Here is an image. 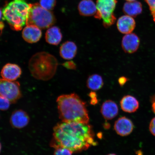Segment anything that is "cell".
Segmentation results:
<instances>
[{"label":"cell","mask_w":155,"mask_h":155,"mask_svg":"<svg viewBox=\"0 0 155 155\" xmlns=\"http://www.w3.org/2000/svg\"><path fill=\"white\" fill-rule=\"evenodd\" d=\"M150 9L153 19L155 22V0H144Z\"/></svg>","instance_id":"cb8c5ba5"},{"label":"cell","mask_w":155,"mask_h":155,"mask_svg":"<svg viewBox=\"0 0 155 155\" xmlns=\"http://www.w3.org/2000/svg\"><path fill=\"white\" fill-rule=\"evenodd\" d=\"M123 9L126 15L135 17L142 12V5L140 2L136 1L127 2L124 4Z\"/></svg>","instance_id":"d6986e66"},{"label":"cell","mask_w":155,"mask_h":155,"mask_svg":"<svg viewBox=\"0 0 155 155\" xmlns=\"http://www.w3.org/2000/svg\"><path fill=\"white\" fill-rule=\"evenodd\" d=\"M104 128L106 129H109L110 127V124L107 123V122H106L105 123H104Z\"/></svg>","instance_id":"f1b7e54d"},{"label":"cell","mask_w":155,"mask_h":155,"mask_svg":"<svg viewBox=\"0 0 155 155\" xmlns=\"http://www.w3.org/2000/svg\"><path fill=\"white\" fill-rule=\"evenodd\" d=\"M2 12L1 10V9H0V23L1 22H2V20H4L3 17H2Z\"/></svg>","instance_id":"f546056e"},{"label":"cell","mask_w":155,"mask_h":155,"mask_svg":"<svg viewBox=\"0 0 155 155\" xmlns=\"http://www.w3.org/2000/svg\"><path fill=\"white\" fill-rule=\"evenodd\" d=\"M89 96L91 98L90 103L92 105H96L98 104V100L97 96L95 92H91L89 94Z\"/></svg>","instance_id":"d4e9b609"},{"label":"cell","mask_w":155,"mask_h":155,"mask_svg":"<svg viewBox=\"0 0 155 155\" xmlns=\"http://www.w3.org/2000/svg\"><path fill=\"white\" fill-rule=\"evenodd\" d=\"M150 130L151 133L155 136V117L152 119L150 122Z\"/></svg>","instance_id":"4316f807"},{"label":"cell","mask_w":155,"mask_h":155,"mask_svg":"<svg viewBox=\"0 0 155 155\" xmlns=\"http://www.w3.org/2000/svg\"><path fill=\"white\" fill-rule=\"evenodd\" d=\"M20 86L18 82L0 79V96L8 99L11 103L15 104L22 97Z\"/></svg>","instance_id":"52a82bcc"},{"label":"cell","mask_w":155,"mask_h":155,"mask_svg":"<svg viewBox=\"0 0 155 155\" xmlns=\"http://www.w3.org/2000/svg\"><path fill=\"white\" fill-rule=\"evenodd\" d=\"M117 3V0H96L97 11L94 18L102 19L103 25L106 28H109L116 22L114 12Z\"/></svg>","instance_id":"8992f818"},{"label":"cell","mask_w":155,"mask_h":155,"mask_svg":"<svg viewBox=\"0 0 155 155\" xmlns=\"http://www.w3.org/2000/svg\"><path fill=\"white\" fill-rule=\"evenodd\" d=\"M128 80L127 78L124 77H120L118 79V82H119L120 86H123L124 85Z\"/></svg>","instance_id":"83f0119b"},{"label":"cell","mask_w":155,"mask_h":155,"mask_svg":"<svg viewBox=\"0 0 155 155\" xmlns=\"http://www.w3.org/2000/svg\"><path fill=\"white\" fill-rule=\"evenodd\" d=\"M58 64L57 60L53 55L47 52H39L31 58L29 69L35 78L48 81L55 75Z\"/></svg>","instance_id":"3957f363"},{"label":"cell","mask_w":155,"mask_h":155,"mask_svg":"<svg viewBox=\"0 0 155 155\" xmlns=\"http://www.w3.org/2000/svg\"><path fill=\"white\" fill-rule=\"evenodd\" d=\"M45 38L48 43L52 45H58L62 39L63 35L61 29L58 27H51L46 31Z\"/></svg>","instance_id":"ac0fdd59"},{"label":"cell","mask_w":155,"mask_h":155,"mask_svg":"<svg viewBox=\"0 0 155 155\" xmlns=\"http://www.w3.org/2000/svg\"><path fill=\"white\" fill-rule=\"evenodd\" d=\"M78 10L79 14L82 16L94 15L97 11L96 4L93 0H82L78 4Z\"/></svg>","instance_id":"9a60e30c"},{"label":"cell","mask_w":155,"mask_h":155,"mask_svg":"<svg viewBox=\"0 0 155 155\" xmlns=\"http://www.w3.org/2000/svg\"><path fill=\"white\" fill-rule=\"evenodd\" d=\"M40 5L45 9L51 11L56 5V0H40Z\"/></svg>","instance_id":"44dd1931"},{"label":"cell","mask_w":155,"mask_h":155,"mask_svg":"<svg viewBox=\"0 0 155 155\" xmlns=\"http://www.w3.org/2000/svg\"><path fill=\"white\" fill-rule=\"evenodd\" d=\"M30 121L28 114L21 109L13 111L10 118V123L12 127L17 129L24 128L28 125Z\"/></svg>","instance_id":"ba28073f"},{"label":"cell","mask_w":155,"mask_h":155,"mask_svg":"<svg viewBox=\"0 0 155 155\" xmlns=\"http://www.w3.org/2000/svg\"><path fill=\"white\" fill-rule=\"evenodd\" d=\"M101 112L104 119L111 120L118 115L119 108L117 104L113 101L107 100L102 104Z\"/></svg>","instance_id":"5bb4252c"},{"label":"cell","mask_w":155,"mask_h":155,"mask_svg":"<svg viewBox=\"0 0 155 155\" xmlns=\"http://www.w3.org/2000/svg\"><path fill=\"white\" fill-rule=\"evenodd\" d=\"M53 136L50 146L66 148L73 153L86 150L98 144L92 126L89 124L62 121L54 127Z\"/></svg>","instance_id":"6da1fadb"},{"label":"cell","mask_w":155,"mask_h":155,"mask_svg":"<svg viewBox=\"0 0 155 155\" xmlns=\"http://www.w3.org/2000/svg\"><path fill=\"white\" fill-rule=\"evenodd\" d=\"M152 109L153 111L155 114V101L153 102L152 104Z\"/></svg>","instance_id":"4dcf8cb0"},{"label":"cell","mask_w":155,"mask_h":155,"mask_svg":"<svg viewBox=\"0 0 155 155\" xmlns=\"http://www.w3.org/2000/svg\"><path fill=\"white\" fill-rule=\"evenodd\" d=\"M77 49V46L74 42L66 41L61 45L60 48V55L65 60L72 59L76 55Z\"/></svg>","instance_id":"2e32d148"},{"label":"cell","mask_w":155,"mask_h":155,"mask_svg":"<svg viewBox=\"0 0 155 155\" xmlns=\"http://www.w3.org/2000/svg\"><path fill=\"white\" fill-rule=\"evenodd\" d=\"M2 144L1 142H0V153L1 152V150H2Z\"/></svg>","instance_id":"1f68e13d"},{"label":"cell","mask_w":155,"mask_h":155,"mask_svg":"<svg viewBox=\"0 0 155 155\" xmlns=\"http://www.w3.org/2000/svg\"><path fill=\"white\" fill-rule=\"evenodd\" d=\"M59 117L62 122L88 124L86 103L75 93L61 95L57 99Z\"/></svg>","instance_id":"7a4b0ae2"},{"label":"cell","mask_w":155,"mask_h":155,"mask_svg":"<svg viewBox=\"0 0 155 155\" xmlns=\"http://www.w3.org/2000/svg\"><path fill=\"white\" fill-rule=\"evenodd\" d=\"M30 4L25 0H13L3 9L4 20H6L12 30H22L26 24Z\"/></svg>","instance_id":"277c9868"},{"label":"cell","mask_w":155,"mask_h":155,"mask_svg":"<svg viewBox=\"0 0 155 155\" xmlns=\"http://www.w3.org/2000/svg\"><path fill=\"white\" fill-rule=\"evenodd\" d=\"M120 106L124 111L128 113H133L138 109L139 102L134 97L131 95L125 96L121 100Z\"/></svg>","instance_id":"e0dca14e"},{"label":"cell","mask_w":155,"mask_h":155,"mask_svg":"<svg viewBox=\"0 0 155 155\" xmlns=\"http://www.w3.org/2000/svg\"><path fill=\"white\" fill-rule=\"evenodd\" d=\"M11 103L8 99L0 96V110L6 111L9 109Z\"/></svg>","instance_id":"7402d4cb"},{"label":"cell","mask_w":155,"mask_h":155,"mask_svg":"<svg viewBox=\"0 0 155 155\" xmlns=\"http://www.w3.org/2000/svg\"><path fill=\"white\" fill-rule=\"evenodd\" d=\"M40 28L34 25H27L22 32L23 38L29 43H35L40 40L42 36Z\"/></svg>","instance_id":"7c38bea8"},{"label":"cell","mask_w":155,"mask_h":155,"mask_svg":"<svg viewBox=\"0 0 155 155\" xmlns=\"http://www.w3.org/2000/svg\"><path fill=\"white\" fill-rule=\"evenodd\" d=\"M134 126L133 122L125 117H120L115 122L114 129L118 135L125 137L132 132Z\"/></svg>","instance_id":"30bf717a"},{"label":"cell","mask_w":155,"mask_h":155,"mask_svg":"<svg viewBox=\"0 0 155 155\" xmlns=\"http://www.w3.org/2000/svg\"><path fill=\"white\" fill-rule=\"evenodd\" d=\"M127 2H133L136 1V0H126Z\"/></svg>","instance_id":"d6a6232c"},{"label":"cell","mask_w":155,"mask_h":155,"mask_svg":"<svg viewBox=\"0 0 155 155\" xmlns=\"http://www.w3.org/2000/svg\"><path fill=\"white\" fill-rule=\"evenodd\" d=\"M104 82L102 77L98 74L90 75L87 81V86L90 90L94 91L100 90L103 87Z\"/></svg>","instance_id":"ffe728a7"},{"label":"cell","mask_w":155,"mask_h":155,"mask_svg":"<svg viewBox=\"0 0 155 155\" xmlns=\"http://www.w3.org/2000/svg\"><path fill=\"white\" fill-rule=\"evenodd\" d=\"M62 65L64 67L66 68L71 70H75L76 69V65L72 61H70L66 62L64 63Z\"/></svg>","instance_id":"484cf974"},{"label":"cell","mask_w":155,"mask_h":155,"mask_svg":"<svg viewBox=\"0 0 155 155\" xmlns=\"http://www.w3.org/2000/svg\"><path fill=\"white\" fill-rule=\"evenodd\" d=\"M107 155H116V154H108Z\"/></svg>","instance_id":"836d02e7"},{"label":"cell","mask_w":155,"mask_h":155,"mask_svg":"<svg viewBox=\"0 0 155 155\" xmlns=\"http://www.w3.org/2000/svg\"><path fill=\"white\" fill-rule=\"evenodd\" d=\"M116 25L118 30L120 32L127 34L131 33L134 30L136 22L133 17L125 15L119 17Z\"/></svg>","instance_id":"4fadbf2b"},{"label":"cell","mask_w":155,"mask_h":155,"mask_svg":"<svg viewBox=\"0 0 155 155\" xmlns=\"http://www.w3.org/2000/svg\"><path fill=\"white\" fill-rule=\"evenodd\" d=\"M55 22V17L51 11L44 9L38 3L30 4L26 25H34L45 29L51 27Z\"/></svg>","instance_id":"5b68a950"},{"label":"cell","mask_w":155,"mask_h":155,"mask_svg":"<svg viewBox=\"0 0 155 155\" xmlns=\"http://www.w3.org/2000/svg\"><path fill=\"white\" fill-rule=\"evenodd\" d=\"M73 153L68 149L59 147L55 149L54 155H72Z\"/></svg>","instance_id":"603a6c76"},{"label":"cell","mask_w":155,"mask_h":155,"mask_svg":"<svg viewBox=\"0 0 155 155\" xmlns=\"http://www.w3.org/2000/svg\"><path fill=\"white\" fill-rule=\"evenodd\" d=\"M140 39L134 33L127 34L122 39L121 45L126 53L132 54L136 51L139 47Z\"/></svg>","instance_id":"9c48e42d"},{"label":"cell","mask_w":155,"mask_h":155,"mask_svg":"<svg viewBox=\"0 0 155 155\" xmlns=\"http://www.w3.org/2000/svg\"><path fill=\"white\" fill-rule=\"evenodd\" d=\"M22 70L18 65L15 64L8 63L3 68L1 75L6 80L14 81L20 77Z\"/></svg>","instance_id":"8fae6325"}]
</instances>
